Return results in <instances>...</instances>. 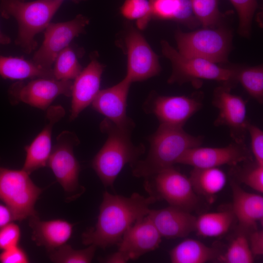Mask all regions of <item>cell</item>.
Instances as JSON below:
<instances>
[{"label": "cell", "instance_id": "6da1fadb", "mask_svg": "<svg viewBox=\"0 0 263 263\" xmlns=\"http://www.w3.org/2000/svg\"><path fill=\"white\" fill-rule=\"evenodd\" d=\"M156 201L153 196L146 197L137 192L127 197L105 191L96 223L82 233V243L103 249L118 244L130 226L148 215L150 206Z\"/></svg>", "mask_w": 263, "mask_h": 263}, {"label": "cell", "instance_id": "7a4b0ae2", "mask_svg": "<svg viewBox=\"0 0 263 263\" xmlns=\"http://www.w3.org/2000/svg\"><path fill=\"white\" fill-rule=\"evenodd\" d=\"M203 140L202 136L190 134L183 127L160 124L148 138L150 147L146 157L130 166L132 175L146 178L173 167L187 150L201 146Z\"/></svg>", "mask_w": 263, "mask_h": 263}, {"label": "cell", "instance_id": "3957f363", "mask_svg": "<svg viewBox=\"0 0 263 263\" xmlns=\"http://www.w3.org/2000/svg\"><path fill=\"white\" fill-rule=\"evenodd\" d=\"M100 130L107 140L95 155L92 167L105 187H113L114 182L125 165L133 164L145 153V147L134 145L131 140L132 131L121 128L105 118Z\"/></svg>", "mask_w": 263, "mask_h": 263}, {"label": "cell", "instance_id": "277c9868", "mask_svg": "<svg viewBox=\"0 0 263 263\" xmlns=\"http://www.w3.org/2000/svg\"><path fill=\"white\" fill-rule=\"evenodd\" d=\"M64 0H0V15L16 20L18 31L15 42L24 53L30 54L37 48L35 36L45 29Z\"/></svg>", "mask_w": 263, "mask_h": 263}, {"label": "cell", "instance_id": "5b68a950", "mask_svg": "<svg viewBox=\"0 0 263 263\" xmlns=\"http://www.w3.org/2000/svg\"><path fill=\"white\" fill-rule=\"evenodd\" d=\"M161 47L163 55L170 60L172 66L169 83L181 84L211 80L232 88L237 82V69L225 68L203 58L185 56L165 40L161 42Z\"/></svg>", "mask_w": 263, "mask_h": 263}, {"label": "cell", "instance_id": "8992f818", "mask_svg": "<svg viewBox=\"0 0 263 263\" xmlns=\"http://www.w3.org/2000/svg\"><path fill=\"white\" fill-rule=\"evenodd\" d=\"M42 192L22 169L0 167V200L11 209L16 221L37 215L35 206Z\"/></svg>", "mask_w": 263, "mask_h": 263}, {"label": "cell", "instance_id": "52a82bcc", "mask_svg": "<svg viewBox=\"0 0 263 263\" xmlns=\"http://www.w3.org/2000/svg\"><path fill=\"white\" fill-rule=\"evenodd\" d=\"M232 36L223 28H204L175 33L177 51L189 57L203 58L215 63L226 62L230 52Z\"/></svg>", "mask_w": 263, "mask_h": 263}, {"label": "cell", "instance_id": "ba28073f", "mask_svg": "<svg viewBox=\"0 0 263 263\" xmlns=\"http://www.w3.org/2000/svg\"><path fill=\"white\" fill-rule=\"evenodd\" d=\"M144 186L150 196L162 199L170 206L191 212L197 207L198 197L189 178L174 167L145 178Z\"/></svg>", "mask_w": 263, "mask_h": 263}, {"label": "cell", "instance_id": "9c48e42d", "mask_svg": "<svg viewBox=\"0 0 263 263\" xmlns=\"http://www.w3.org/2000/svg\"><path fill=\"white\" fill-rule=\"evenodd\" d=\"M79 143L74 132H61L56 137L47 163L64 190L75 198L84 191L78 181L80 166L74 152V147Z\"/></svg>", "mask_w": 263, "mask_h": 263}, {"label": "cell", "instance_id": "30bf717a", "mask_svg": "<svg viewBox=\"0 0 263 263\" xmlns=\"http://www.w3.org/2000/svg\"><path fill=\"white\" fill-rule=\"evenodd\" d=\"M202 94L191 95L165 96L152 93L143 105L145 112L154 114L160 124L183 127L203 107Z\"/></svg>", "mask_w": 263, "mask_h": 263}, {"label": "cell", "instance_id": "8fae6325", "mask_svg": "<svg viewBox=\"0 0 263 263\" xmlns=\"http://www.w3.org/2000/svg\"><path fill=\"white\" fill-rule=\"evenodd\" d=\"M89 23L88 18L81 14L69 21L50 22L44 30L42 44L32 61L43 68L52 70L58 54L69 46L75 38L85 32Z\"/></svg>", "mask_w": 263, "mask_h": 263}, {"label": "cell", "instance_id": "7c38bea8", "mask_svg": "<svg viewBox=\"0 0 263 263\" xmlns=\"http://www.w3.org/2000/svg\"><path fill=\"white\" fill-rule=\"evenodd\" d=\"M73 81L55 78L39 77L25 83L19 80L9 88L8 94L13 104L23 102L45 110L59 95L71 96Z\"/></svg>", "mask_w": 263, "mask_h": 263}, {"label": "cell", "instance_id": "4fadbf2b", "mask_svg": "<svg viewBox=\"0 0 263 263\" xmlns=\"http://www.w3.org/2000/svg\"><path fill=\"white\" fill-rule=\"evenodd\" d=\"M231 89L223 85L214 90L212 104L218 110V115L214 125L227 127L233 141L244 142L249 122L246 116V103L242 97L232 94Z\"/></svg>", "mask_w": 263, "mask_h": 263}, {"label": "cell", "instance_id": "5bb4252c", "mask_svg": "<svg viewBox=\"0 0 263 263\" xmlns=\"http://www.w3.org/2000/svg\"><path fill=\"white\" fill-rule=\"evenodd\" d=\"M252 154L244 142L233 141L224 147H201L187 150L177 164L193 168H218L225 165L235 166L252 161Z\"/></svg>", "mask_w": 263, "mask_h": 263}, {"label": "cell", "instance_id": "9a60e30c", "mask_svg": "<svg viewBox=\"0 0 263 263\" xmlns=\"http://www.w3.org/2000/svg\"><path fill=\"white\" fill-rule=\"evenodd\" d=\"M125 42L127 51L125 77L131 83L146 80L160 73L158 56L139 32L130 31L126 36Z\"/></svg>", "mask_w": 263, "mask_h": 263}, {"label": "cell", "instance_id": "2e32d148", "mask_svg": "<svg viewBox=\"0 0 263 263\" xmlns=\"http://www.w3.org/2000/svg\"><path fill=\"white\" fill-rule=\"evenodd\" d=\"M131 82L125 77L117 84L100 90L93 101V109L118 127L132 131L135 123L126 113L127 100Z\"/></svg>", "mask_w": 263, "mask_h": 263}, {"label": "cell", "instance_id": "e0dca14e", "mask_svg": "<svg viewBox=\"0 0 263 263\" xmlns=\"http://www.w3.org/2000/svg\"><path fill=\"white\" fill-rule=\"evenodd\" d=\"M162 236L147 215L136 221L122 236L118 251L128 260H135L158 247Z\"/></svg>", "mask_w": 263, "mask_h": 263}, {"label": "cell", "instance_id": "ac0fdd59", "mask_svg": "<svg viewBox=\"0 0 263 263\" xmlns=\"http://www.w3.org/2000/svg\"><path fill=\"white\" fill-rule=\"evenodd\" d=\"M64 114V108L59 105L50 106L47 109L44 127L32 143L25 147L26 155L22 169L29 174L47 166L52 148L51 138L53 126Z\"/></svg>", "mask_w": 263, "mask_h": 263}, {"label": "cell", "instance_id": "d6986e66", "mask_svg": "<svg viewBox=\"0 0 263 263\" xmlns=\"http://www.w3.org/2000/svg\"><path fill=\"white\" fill-rule=\"evenodd\" d=\"M104 66L95 58L73 82L71 96L70 120L75 119L79 114L92 103L99 92Z\"/></svg>", "mask_w": 263, "mask_h": 263}, {"label": "cell", "instance_id": "ffe728a7", "mask_svg": "<svg viewBox=\"0 0 263 263\" xmlns=\"http://www.w3.org/2000/svg\"><path fill=\"white\" fill-rule=\"evenodd\" d=\"M148 216L162 237L167 239L185 237L195 231L196 217L190 212L171 206L150 209Z\"/></svg>", "mask_w": 263, "mask_h": 263}, {"label": "cell", "instance_id": "44dd1931", "mask_svg": "<svg viewBox=\"0 0 263 263\" xmlns=\"http://www.w3.org/2000/svg\"><path fill=\"white\" fill-rule=\"evenodd\" d=\"M231 187L233 203L232 211L240 227L245 233L257 229L258 222L263 224V196L245 191L233 181Z\"/></svg>", "mask_w": 263, "mask_h": 263}, {"label": "cell", "instance_id": "7402d4cb", "mask_svg": "<svg viewBox=\"0 0 263 263\" xmlns=\"http://www.w3.org/2000/svg\"><path fill=\"white\" fill-rule=\"evenodd\" d=\"M32 239L50 252L66 244L73 231L74 225L65 220H40L37 215L30 218Z\"/></svg>", "mask_w": 263, "mask_h": 263}, {"label": "cell", "instance_id": "603a6c76", "mask_svg": "<svg viewBox=\"0 0 263 263\" xmlns=\"http://www.w3.org/2000/svg\"><path fill=\"white\" fill-rule=\"evenodd\" d=\"M0 76L4 79L22 80L39 77L54 78L52 70L43 68L23 57L0 55Z\"/></svg>", "mask_w": 263, "mask_h": 263}, {"label": "cell", "instance_id": "cb8c5ba5", "mask_svg": "<svg viewBox=\"0 0 263 263\" xmlns=\"http://www.w3.org/2000/svg\"><path fill=\"white\" fill-rule=\"evenodd\" d=\"M188 178L195 193L210 202L224 188L227 181L226 174L218 168H193Z\"/></svg>", "mask_w": 263, "mask_h": 263}, {"label": "cell", "instance_id": "d4e9b609", "mask_svg": "<svg viewBox=\"0 0 263 263\" xmlns=\"http://www.w3.org/2000/svg\"><path fill=\"white\" fill-rule=\"evenodd\" d=\"M219 255L216 248L191 239L183 240L169 252L172 263H204L217 259Z\"/></svg>", "mask_w": 263, "mask_h": 263}, {"label": "cell", "instance_id": "484cf974", "mask_svg": "<svg viewBox=\"0 0 263 263\" xmlns=\"http://www.w3.org/2000/svg\"><path fill=\"white\" fill-rule=\"evenodd\" d=\"M234 217L232 210L203 214L196 218L195 230L203 237L219 236L229 230Z\"/></svg>", "mask_w": 263, "mask_h": 263}, {"label": "cell", "instance_id": "4316f807", "mask_svg": "<svg viewBox=\"0 0 263 263\" xmlns=\"http://www.w3.org/2000/svg\"><path fill=\"white\" fill-rule=\"evenodd\" d=\"M54 64L53 75L57 80L72 81L82 70L75 52L69 46L58 54Z\"/></svg>", "mask_w": 263, "mask_h": 263}, {"label": "cell", "instance_id": "83f0119b", "mask_svg": "<svg viewBox=\"0 0 263 263\" xmlns=\"http://www.w3.org/2000/svg\"><path fill=\"white\" fill-rule=\"evenodd\" d=\"M237 81L260 104L263 103V68L262 66L237 69Z\"/></svg>", "mask_w": 263, "mask_h": 263}, {"label": "cell", "instance_id": "f1b7e54d", "mask_svg": "<svg viewBox=\"0 0 263 263\" xmlns=\"http://www.w3.org/2000/svg\"><path fill=\"white\" fill-rule=\"evenodd\" d=\"M96 246L94 244L83 249H75L66 244L49 252L51 262L56 263H89L92 261Z\"/></svg>", "mask_w": 263, "mask_h": 263}, {"label": "cell", "instance_id": "f546056e", "mask_svg": "<svg viewBox=\"0 0 263 263\" xmlns=\"http://www.w3.org/2000/svg\"><path fill=\"white\" fill-rule=\"evenodd\" d=\"M217 259L225 263L254 262V255L251 251L246 233L241 231L232 240L225 253L220 254Z\"/></svg>", "mask_w": 263, "mask_h": 263}, {"label": "cell", "instance_id": "4dcf8cb0", "mask_svg": "<svg viewBox=\"0 0 263 263\" xmlns=\"http://www.w3.org/2000/svg\"><path fill=\"white\" fill-rule=\"evenodd\" d=\"M152 0H125L120 11L125 18L137 20L139 28H144L152 16Z\"/></svg>", "mask_w": 263, "mask_h": 263}, {"label": "cell", "instance_id": "1f68e13d", "mask_svg": "<svg viewBox=\"0 0 263 263\" xmlns=\"http://www.w3.org/2000/svg\"><path fill=\"white\" fill-rule=\"evenodd\" d=\"M193 11L203 28H213L220 17L218 0H191Z\"/></svg>", "mask_w": 263, "mask_h": 263}, {"label": "cell", "instance_id": "d6a6232c", "mask_svg": "<svg viewBox=\"0 0 263 263\" xmlns=\"http://www.w3.org/2000/svg\"><path fill=\"white\" fill-rule=\"evenodd\" d=\"M236 9L239 17V34L245 37L249 36L254 14L257 7V0H229Z\"/></svg>", "mask_w": 263, "mask_h": 263}, {"label": "cell", "instance_id": "836d02e7", "mask_svg": "<svg viewBox=\"0 0 263 263\" xmlns=\"http://www.w3.org/2000/svg\"><path fill=\"white\" fill-rule=\"evenodd\" d=\"M240 179L258 192H263V166L255 162L253 165L244 168L240 172Z\"/></svg>", "mask_w": 263, "mask_h": 263}, {"label": "cell", "instance_id": "e575fe53", "mask_svg": "<svg viewBox=\"0 0 263 263\" xmlns=\"http://www.w3.org/2000/svg\"><path fill=\"white\" fill-rule=\"evenodd\" d=\"M21 234L19 226L13 222L0 228V250L19 245Z\"/></svg>", "mask_w": 263, "mask_h": 263}, {"label": "cell", "instance_id": "d590c367", "mask_svg": "<svg viewBox=\"0 0 263 263\" xmlns=\"http://www.w3.org/2000/svg\"><path fill=\"white\" fill-rule=\"evenodd\" d=\"M152 18L173 19L178 6V0H152Z\"/></svg>", "mask_w": 263, "mask_h": 263}, {"label": "cell", "instance_id": "8d00e7d4", "mask_svg": "<svg viewBox=\"0 0 263 263\" xmlns=\"http://www.w3.org/2000/svg\"><path fill=\"white\" fill-rule=\"evenodd\" d=\"M247 131L250 136L251 151L255 162L263 166V132L258 126L249 122L247 125Z\"/></svg>", "mask_w": 263, "mask_h": 263}, {"label": "cell", "instance_id": "74e56055", "mask_svg": "<svg viewBox=\"0 0 263 263\" xmlns=\"http://www.w3.org/2000/svg\"><path fill=\"white\" fill-rule=\"evenodd\" d=\"M29 256L25 250L19 245L2 250L0 253V263H27Z\"/></svg>", "mask_w": 263, "mask_h": 263}, {"label": "cell", "instance_id": "f35d334b", "mask_svg": "<svg viewBox=\"0 0 263 263\" xmlns=\"http://www.w3.org/2000/svg\"><path fill=\"white\" fill-rule=\"evenodd\" d=\"M173 20L191 26L194 25L195 21L197 20L193 11L191 0H178V6Z\"/></svg>", "mask_w": 263, "mask_h": 263}, {"label": "cell", "instance_id": "ab89813d", "mask_svg": "<svg viewBox=\"0 0 263 263\" xmlns=\"http://www.w3.org/2000/svg\"><path fill=\"white\" fill-rule=\"evenodd\" d=\"M249 233L247 237L249 245L253 255H261L263 254V231L257 229Z\"/></svg>", "mask_w": 263, "mask_h": 263}, {"label": "cell", "instance_id": "60d3db41", "mask_svg": "<svg viewBox=\"0 0 263 263\" xmlns=\"http://www.w3.org/2000/svg\"><path fill=\"white\" fill-rule=\"evenodd\" d=\"M16 221L11 209L6 205L0 204V228Z\"/></svg>", "mask_w": 263, "mask_h": 263}, {"label": "cell", "instance_id": "b9f144b4", "mask_svg": "<svg viewBox=\"0 0 263 263\" xmlns=\"http://www.w3.org/2000/svg\"><path fill=\"white\" fill-rule=\"evenodd\" d=\"M99 261L106 263H125L129 260L122 253L117 251L100 259Z\"/></svg>", "mask_w": 263, "mask_h": 263}, {"label": "cell", "instance_id": "7bdbcfd3", "mask_svg": "<svg viewBox=\"0 0 263 263\" xmlns=\"http://www.w3.org/2000/svg\"><path fill=\"white\" fill-rule=\"evenodd\" d=\"M11 42L10 37L3 33L0 27V45H8Z\"/></svg>", "mask_w": 263, "mask_h": 263}, {"label": "cell", "instance_id": "ee69618b", "mask_svg": "<svg viewBox=\"0 0 263 263\" xmlns=\"http://www.w3.org/2000/svg\"><path fill=\"white\" fill-rule=\"evenodd\" d=\"M72 0L73 2H75V3H78L81 1H83V0Z\"/></svg>", "mask_w": 263, "mask_h": 263}, {"label": "cell", "instance_id": "f6af8a7d", "mask_svg": "<svg viewBox=\"0 0 263 263\" xmlns=\"http://www.w3.org/2000/svg\"></svg>", "mask_w": 263, "mask_h": 263}]
</instances>
